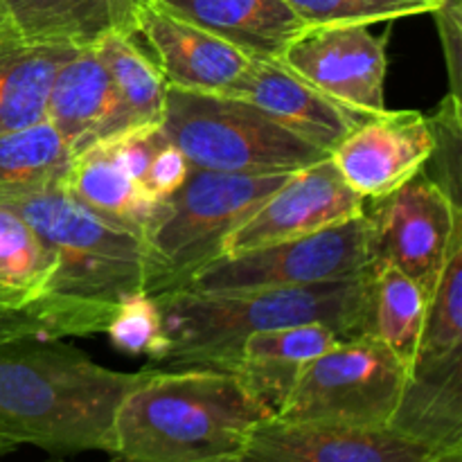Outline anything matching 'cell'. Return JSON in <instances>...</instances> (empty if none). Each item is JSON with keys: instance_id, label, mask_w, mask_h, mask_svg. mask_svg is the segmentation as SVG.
Wrapping results in <instances>:
<instances>
[{"instance_id": "obj_23", "label": "cell", "mask_w": 462, "mask_h": 462, "mask_svg": "<svg viewBox=\"0 0 462 462\" xmlns=\"http://www.w3.org/2000/svg\"><path fill=\"white\" fill-rule=\"evenodd\" d=\"M57 255L45 239L0 203V310L18 311L48 296Z\"/></svg>"}, {"instance_id": "obj_15", "label": "cell", "mask_w": 462, "mask_h": 462, "mask_svg": "<svg viewBox=\"0 0 462 462\" xmlns=\"http://www.w3.org/2000/svg\"><path fill=\"white\" fill-rule=\"evenodd\" d=\"M135 34L153 50V61L170 88L228 93L251 59L219 36L144 3L135 16Z\"/></svg>"}, {"instance_id": "obj_4", "label": "cell", "mask_w": 462, "mask_h": 462, "mask_svg": "<svg viewBox=\"0 0 462 462\" xmlns=\"http://www.w3.org/2000/svg\"><path fill=\"white\" fill-rule=\"evenodd\" d=\"M5 206L14 208L57 255L50 298L113 314L125 296L147 291L152 264L144 239L79 206L61 179Z\"/></svg>"}, {"instance_id": "obj_10", "label": "cell", "mask_w": 462, "mask_h": 462, "mask_svg": "<svg viewBox=\"0 0 462 462\" xmlns=\"http://www.w3.org/2000/svg\"><path fill=\"white\" fill-rule=\"evenodd\" d=\"M386 43L388 34H373L370 25L307 27L280 61L332 102L374 116L386 111Z\"/></svg>"}, {"instance_id": "obj_33", "label": "cell", "mask_w": 462, "mask_h": 462, "mask_svg": "<svg viewBox=\"0 0 462 462\" xmlns=\"http://www.w3.org/2000/svg\"><path fill=\"white\" fill-rule=\"evenodd\" d=\"M189 162L188 158L180 153V149L176 144H171L167 140L161 149L153 156L152 165H149L147 179H144L143 189L156 201H165L171 194L179 192L180 185L185 183L189 174Z\"/></svg>"}, {"instance_id": "obj_31", "label": "cell", "mask_w": 462, "mask_h": 462, "mask_svg": "<svg viewBox=\"0 0 462 462\" xmlns=\"http://www.w3.org/2000/svg\"><path fill=\"white\" fill-rule=\"evenodd\" d=\"M462 99L454 95H445L436 111L427 113L431 122L433 153L429 162H433V180L442 188V192L462 208Z\"/></svg>"}, {"instance_id": "obj_30", "label": "cell", "mask_w": 462, "mask_h": 462, "mask_svg": "<svg viewBox=\"0 0 462 462\" xmlns=\"http://www.w3.org/2000/svg\"><path fill=\"white\" fill-rule=\"evenodd\" d=\"M307 27L373 25L431 14L438 0H284Z\"/></svg>"}, {"instance_id": "obj_13", "label": "cell", "mask_w": 462, "mask_h": 462, "mask_svg": "<svg viewBox=\"0 0 462 462\" xmlns=\"http://www.w3.org/2000/svg\"><path fill=\"white\" fill-rule=\"evenodd\" d=\"M438 451L393 429H352L266 418L235 462H427Z\"/></svg>"}, {"instance_id": "obj_8", "label": "cell", "mask_w": 462, "mask_h": 462, "mask_svg": "<svg viewBox=\"0 0 462 462\" xmlns=\"http://www.w3.org/2000/svg\"><path fill=\"white\" fill-rule=\"evenodd\" d=\"M370 266L364 215L305 237L221 255L180 289L197 293L314 287L364 273Z\"/></svg>"}, {"instance_id": "obj_20", "label": "cell", "mask_w": 462, "mask_h": 462, "mask_svg": "<svg viewBox=\"0 0 462 462\" xmlns=\"http://www.w3.org/2000/svg\"><path fill=\"white\" fill-rule=\"evenodd\" d=\"M144 3L149 0H7V7L23 41L88 48L111 32L135 34Z\"/></svg>"}, {"instance_id": "obj_12", "label": "cell", "mask_w": 462, "mask_h": 462, "mask_svg": "<svg viewBox=\"0 0 462 462\" xmlns=\"http://www.w3.org/2000/svg\"><path fill=\"white\" fill-rule=\"evenodd\" d=\"M431 122L420 111H382L361 120L329 153L361 199H382L424 170L433 153Z\"/></svg>"}, {"instance_id": "obj_28", "label": "cell", "mask_w": 462, "mask_h": 462, "mask_svg": "<svg viewBox=\"0 0 462 462\" xmlns=\"http://www.w3.org/2000/svg\"><path fill=\"white\" fill-rule=\"evenodd\" d=\"M113 314L86 310L45 296L36 305L18 311L0 310V341L18 337H88L104 334Z\"/></svg>"}, {"instance_id": "obj_14", "label": "cell", "mask_w": 462, "mask_h": 462, "mask_svg": "<svg viewBox=\"0 0 462 462\" xmlns=\"http://www.w3.org/2000/svg\"><path fill=\"white\" fill-rule=\"evenodd\" d=\"M221 95L253 104L271 120L325 153H332L334 147L368 117L325 97L280 59H251V66L233 88Z\"/></svg>"}, {"instance_id": "obj_25", "label": "cell", "mask_w": 462, "mask_h": 462, "mask_svg": "<svg viewBox=\"0 0 462 462\" xmlns=\"http://www.w3.org/2000/svg\"><path fill=\"white\" fill-rule=\"evenodd\" d=\"M102 57L117 95L122 99L131 129L161 125L165 116L167 84L165 75L152 57L135 43V34L111 32L93 45Z\"/></svg>"}, {"instance_id": "obj_17", "label": "cell", "mask_w": 462, "mask_h": 462, "mask_svg": "<svg viewBox=\"0 0 462 462\" xmlns=\"http://www.w3.org/2000/svg\"><path fill=\"white\" fill-rule=\"evenodd\" d=\"M237 48L248 59H282L307 30L284 0H149Z\"/></svg>"}, {"instance_id": "obj_24", "label": "cell", "mask_w": 462, "mask_h": 462, "mask_svg": "<svg viewBox=\"0 0 462 462\" xmlns=\"http://www.w3.org/2000/svg\"><path fill=\"white\" fill-rule=\"evenodd\" d=\"M427 293L395 266L373 264L370 337L382 341L406 370L413 368L422 341Z\"/></svg>"}, {"instance_id": "obj_29", "label": "cell", "mask_w": 462, "mask_h": 462, "mask_svg": "<svg viewBox=\"0 0 462 462\" xmlns=\"http://www.w3.org/2000/svg\"><path fill=\"white\" fill-rule=\"evenodd\" d=\"M104 334L122 355L147 356V365L161 361L167 352L162 311L153 293L135 291L122 298Z\"/></svg>"}, {"instance_id": "obj_2", "label": "cell", "mask_w": 462, "mask_h": 462, "mask_svg": "<svg viewBox=\"0 0 462 462\" xmlns=\"http://www.w3.org/2000/svg\"><path fill=\"white\" fill-rule=\"evenodd\" d=\"M373 264L359 275L314 287L153 293L162 311L167 352L144 370L210 368L230 373L251 334L319 323L341 341L370 337Z\"/></svg>"}, {"instance_id": "obj_7", "label": "cell", "mask_w": 462, "mask_h": 462, "mask_svg": "<svg viewBox=\"0 0 462 462\" xmlns=\"http://www.w3.org/2000/svg\"><path fill=\"white\" fill-rule=\"evenodd\" d=\"M406 374L404 364L374 337L338 341L302 368L275 418L329 427L388 429Z\"/></svg>"}, {"instance_id": "obj_9", "label": "cell", "mask_w": 462, "mask_h": 462, "mask_svg": "<svg viewBox=\"0 0 462 462\" xmlns=\"http://www.w3.org/2000/svg\"><path fill=\"white\" fill-rule=\"evenodd\" d=\"M364 219L370 264L395 266L431 296L451 244L462 233V208L422 170L395 192L373 199Z\"/></svg>"}, {"instance_id": "obj_5", "label": "cell", "mask_w": 462, "mask_h": 462, "mask_svg": "<svg viewBox=\"0 0 462 462\" xmlns=\"http://www.w3.org/2000/svg\"><path fill=\"white\" fill-rule=\"evenodd\" d=\"M289 174H221L189 170L144 230L152 275L147 293L174 291L224 255L226 239L284 183Z\"/></svg>"}, {"instance_id": "obj_6", "label": "cell", "mask_w": 462, "mask_h": 462, "mask_svg": "<svg viewBox=\"0 0 462 462\" xmlns=\"http://www.w3.org/2000/svg\"><path fill=\"white\" fill-rule=\"evenodd\" d=\"M161 126L192 170L291 174L329 156L253 104L221 93L170 88Z\"/></svg>"}, {"instance_id": "obj_32", "label": "cell", "mask_w": 462, "mask_h": 462, "mask_svg": "<svg viewBox=\"0 0 462 462\" xmlns=\"http://www.w3.org/2000/svg\"><path fill=\"white\" fill-rule=\"evenodd\" d=\"M431 14L436 16L442 50H445V63L451 84L449 95L462 99V3L460 0H438V7Z\"/></svg>"}, {"instance_id": "obj_26", "label": "cell", "mask_w": 462, "mask_h": 462, "mask_svg": "<svg viewBox=\"0 0 462 462\" xmlns=\"http://www.w3.org/2000/svg\"><path fill=\"white\" fill-rule=\"evenodd\" d=\"M70 152L48 120L0 135V203L63 179Z\"/></svg>"}, {"instance_id": "obj_19", "label": "cell", "mask_w": 462, "mask_h": 462, "mask_svg": "<svg viewBox=\"0 0 462 462\" xmlns=\"http://www.w3.org/2000/svg\"><path fill=\"white\" fill-rule=\"evenodd\" d=\"M388 429L429 449H462V352L406 374Z\"/></svg>"}, {"instance_id": "obj_18", "label": "cell", "mask_w": 462, "mask_h": 462, "mask_svg": "<svg viewBox=\"0 0 462 462\" xmlns=\"http://www.w3.org/2000/svg\"><path fill=\"white\" fill-rule=\"evenodd\" d=\"M338 341L341 338L332 329L319 323L251 334L239 346L230 374H235L269 411L271 418H275L296 386L302 368Z\"/></svg>"}, {"instance_id": "obj_11", "label": "cell", "mask_w": 462, "mask_h": 462, "mask_svg": "<svg viewBox=\"0 0 462 462\" xmlns=\"http://www.w3.org/2000/svg\"><path fill=\"white\" fill-rule=\"evenodd\" d=\"M365 210L361 199L343 180L332 158L291 171L284 183L226 239L224 255L287 242L343 224Z\"/></svg>"}, {"instance_id": "obj_21", "label": "cell", "mask_w": 462, "mask_h": 462, "mask_svg": "<svg viewBox=\"0 0 462 462\" xmlns=\"http://www.w3.org/2000/svg\"><path fill=\"white\" fill-rule=\"evenodd\" d=\"M61 183L86 210L138 237H143L162 206L126 174L102 143L72 156Z\"/></svg>"}, {"instance_id": "obj_27", "label": "cell", "mask_w": 462, "mask_h": 462, "mask_svg": "<svg viewBox=\"0 0 462 462\" xmlns=\"http://www.w3.org/2000/svg\"><path fill=\"white\" fill-rule=\"evenodd\" d=\"M462 352V233L456 235L424 314L415 365H431ZM411 368V370H413ZM409 370V373H411Z\"/></svg>"}, {"instance_id": "obj_36", "label": "cell", "mask_w": 462, "mask_h": 462, "mask_svg": "<svg viewBox=\"0 0 462 462\" xmlns=\"http://www.w3.org/2000/svg\"><path fill=\"white\" fill-rule=\"evenodd\" d=\"M14 449H16V445H14V442H9L7 438L0 436V458H3L5 454H9V451H14Z\"/></svg>"}, {"instance_id": "obj_1", "label": "cell", "mask_w": 462, "mask_h": 462, "mask_svg": "<svg viewBox=\"0 0 462 462\" xmlns=\"http://www.w3.org/2000/svg\"><path fill=\"white\" fill-rule=\"evenodd\" d=\"M143 377L144 370L104 368L61 338H5L0 436L54 456L111 454L117 406Z\"/></svg>"}, {"instance_id": "obj_34", "label": "cell", "mask_w": 462, "mask_h": 462, "mask_svg": "<svg viewBox=\"0 0 462 462\" xmlns=\"http://www.w3.org/2000/svg\"><path fill=\"white\" fill-rule=\"evenodd\" d=\"M21 39L18 36L16 25H14V18L9 14L7 0H0V43H7V41Z\"/></svg>"}, {"instance_id": "obj_22", "label": "cell", "mask_w": 462, "mask_h": 462, "mask_svg": "<svg viewBox=\"0 0 462 462\" xmlns=\"http://www.w3.org/2000/svg\"><path fill=\"white\" fill-rule=\"evenodd\" d=\"M75 50L23 39L0 43V135L45 120L54 72Z\"/></svg>"}, {"instance_id": "obj_16", "label": "cell", "mask_w": 462, "mask_h": 462, "mask_svg": "<svg viewBox=\"0 0 462 462\" xmlns=\"http://www.w3.org/2000/svg\"><path fill=\"white\" fill-rule=\"evenodd\" d=\"M45 120L61 135L70 156L131 129L116 84L93 45L77 48L57 68Z\"/></svg>"}, {"instance_id": "obj_3", "label": "cell", "mask_w": 462, "mask_h": 462, "mask_svg": "<svg viewBox=\"0 0 462 462\" xmlns=\"http://www.w3.org/2000/svg\"><path fill=\"white\" fill-rule=\"evenodd\" d=\"M266 418L269 411L230 373L144 370L117 406L108 456L111 462H235Z\"/></svg>"}, {"instance_id": "obj_37", "label": "cell", "mask_w": 462, "mask_h": 462, "mask_svg": "<svg viewBox=\"0 0 462 462\" xmlns=\"http://www.w3.org/2000/svg\"><path fill=\"white\" fill-rule=\"evenodd\" d=\"M0 462H3V460H0Z\"/></svg>"}, {"instance_id": "obj_35", "label": "cell", "mask_w": 462, "mask_h": 462, "mask_svg": "<svg viewBox=\"0 0 462 462\" xmlns=\"http://www.w3.org/2000/svg\"><path fill=\"white\" fill-rule=\"evenodd\" d=\"M427 462H462V449L445 451V454L433 456V458H429Z\"/></svg>"}]
</instances>
